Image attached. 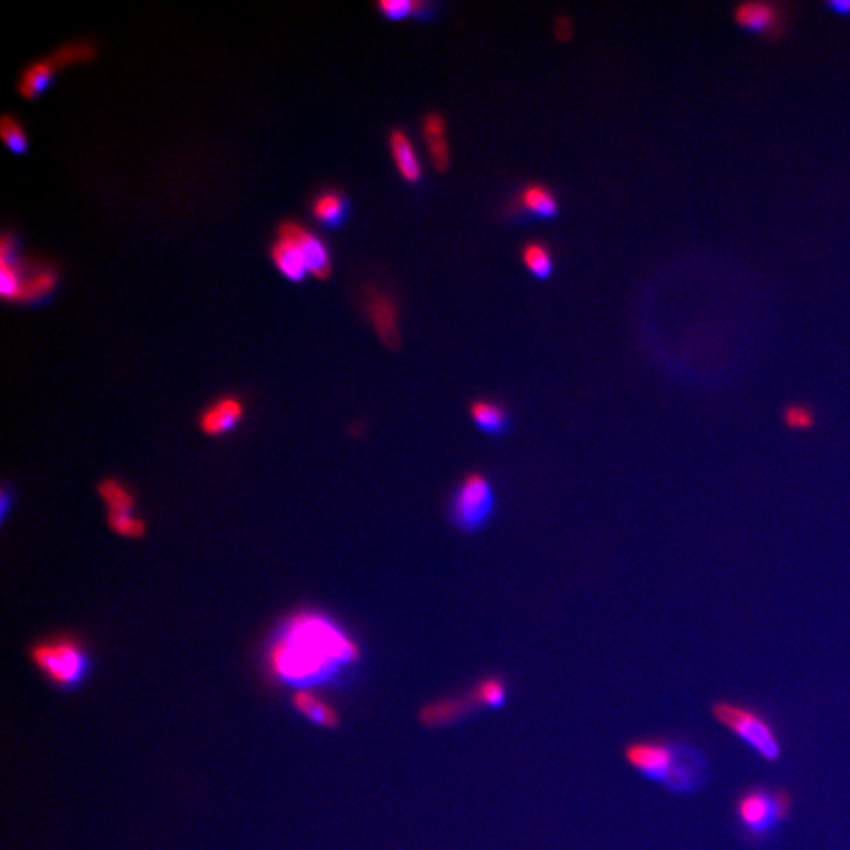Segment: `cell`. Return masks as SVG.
<instances>
[{"label": "cell", "mask_w": 850, "mask_h": 850, "mask_svg": "<svg viewBox=\"0 0 850 850\" xmlns=\"http://www.w3.org/2000/svg\"><path fill=\"white\" fill-rule=\"evenodd\" d=\"M355 641L336 622L301 613L287 622L270 651V669L285 684L311 685L358 660Z\"/></svg>", "instance_id": "cell-1"}, {"label": "cell", "mask_w": 850, "mask_h": 850, "mask_svg": "<svg viewBox=\"0 0 850 850\" xmlns=\"http://www.w3.org/2000/svg\"><path fill=\"white\" fill-rule=\"evenodd\" d=\"M627 764L646 780L674 795H695L710 780V759L698 743L682 737H652L630 742Z\"/></svg>", "instance_id": "cell-2"}, {"label": "cell", "mask_w": 850, "mask_h": 850, "mask_svg": "<svg viewBox=\"0 0 850 850\" xmlns=\"http://www.w3.org/2000/svg\"><path fill=\"white\" fill-rule=\"evenodd\" d=\"M795 797L784 786L754 783L732 800V821L748 846L770 843L794 813Z\"/></svg>", "instance_id": "cell-3"}, {"label": "cell", "mask_w": 850, "mask_h": 850, "mask_svg": "<svg viewBox=\"0 0 850 850\" xmlns=\"http://www.w3.org/2000/svg\"><path fill=\"white\" fill-rule=\"evenodd\" d=\"M710 715L721 728L753 751L765 764H777L784 756V743L777 726L759 707L734 699H715Z\"/></svg>", "instance_id": "cell-4"}, {"label": "cell", "mask_w": 850, "mask_h": 850, "mask_svg": "<svg viewBox=\"0 0 850 850\" xmlns=\"http://www.w3.org/2000/svg\"><path fill=\"white\" fill-rule=\"evenodd\" d=\"M29 657L35 668L60 690L78 688L89 674V652L73 636L37 641L30 647Z\"/></svg>", "instance_id": "cell-5"}, {"label": "cell", "mask_w": 850, "mask_h": 850, "mask_svg": "<svg viewBox=\"0 0 850 850\" xmlns=\"http://www.w3.org/2000/svg\"><path fill=\"white\" fill-rule=\"evenodd\" d=\"M56 284V271L38 268L16 257L12 238L4 233L0 243V293L4 300L27 301L40 298Z\"/></svg>", "instance_id": "cell-6"}, {"label": "cell", "mask_w": 850, "mask_h": 850, "mask_svg": "<svg viewBox=\"0 0 850 850\" xmlns=\"http://www.w3.org/2000/svg\"><path fill=\"white\" fill-rule=\"evenodd\" d=\"M97 54V48L92 41L78 40L70 41L65 45L52 51L43 59L35 60L24 68L19 76L18 90L23 97L32 98L48 87L52 74L59 68L67 67L71 63L87 62Z\"/></svg>", "instance_id": "cell-7"}, {"label": "cell", "mask_w": 850, "mask_h": 850, "mask_svg": "<svg viewBox=\"0 0 850 850\" xmlns=\"http://www.w3.org/2000/svg\"><path fill=\"white\" fill-rule=\"evenodd\" d=\"M493 509V488L479 474L466 477L452 501V517L455 525L462 529L481 528Z\"/></svg>", "instance_id": "cell-8"}, {"label": "cell", "mask_w": 850, "mask_h": 850, "mask_svg": "<svg viewBox=\"0 0 850 850\" xmlns=\"http://www.w3.org/2000/svg\"><path fill=\"white\" fill-rule=\"evenodd\" d=\"M100 495L108 506V520L114 533L126 539H139L144 536L145 525L134 514V499L130 490L115 479L101 482Z\"/></svg>", "instance_id": "cell-9"}, {"label": "cell", "mask_w": 850, "mask_h": 850, "mask_svg": "<svg viewBox=\"0 0 850 850\" xmlns=\"http://www.w3.org/2000/svg\"><path fill=\"white\" fill-rule=\"evenodd\" d=\"M279 229L290 233L300 243L304 257H306L309 273L314 274L318 279L328 278L329 273H331V255H329L325 241L311 230L301 226L300 222L290 221V219L282 221L279 224Z\"/></svg>", "instance_id": "cell-10"}, {"label": "cell", "mask_w": 850, "mask_h": 850, "mask_svg": "<svg viewBox=\"0 0 850 850\" xmlns=\"http://www.w3.org/2000/svg\"><path fill=\"white\" fill-rule=\"evenodd\" d=\"M243 414L241 399L233 396L221 397L200 414V430L208 437H221L240 424Z\"/></svg>", "instance_id": "cell-11"}, {"label": "cell", "mask_w": 850, "mask_h": 850, "mask_svg": "<svg viewBox=\"0 0 850 850\" xmlns=\"http://www.w3.org/2000/svg\"><path fill=\"white\" fill-rule=\"evenodd\" d=\"M278 235L279 237L271 244L273 262L287 278L300 281L309 273L303 249H301L300 243L285 230L278 229Z\"/></svg>", "instance_id": "cell-12"}, {"label": "cell", "mask_w": 850, "mask_h": 850, "mask_svg": "<svg viewBox=\"0 0 850 850\" xmlns=\"http://www.w3.org/2000/svg\"><path fill=\"white\" fill-rule=\"evenodd\" d=\"M389 150L397 172L405 182L416 185L422 178V164L407 131L394 130L389 133Z\"/></svg>", "instance_id": "cell-13"}, {"label": "cell", "mask_w": 850, "mask_h": 850, "mask_svg": "<svg viewBox=\"0 0 850 850\" xmlns=\"http://www.w3.org/2000/svg\"><path fill=\"white\" fill-rule=\"evenodd\" d=\"M422 136L429 150L430 161L438 172H444L451 166V150L446 137V120L438 112L425 114L422 120Z\"/></svg>", "instance_id": "cell-14"}, {"label": "cell", "mask_w": 850, "mask_h": 850, "mask_svg": "<svg viewBox=\"0 0 850 850\" xmlns=\"http://www.w3.org/2000/svg\"><path fill=\"white\" fill-rule=\"evenodd\" d=\"M292 706L298 714L320 728L336 729L339 726L337 710L309 688H301L293 693Z\"/></svg>", "instance_id": "cell-15"}, {"label": "cell", "mask_w": 850, "mask_h": 850, "mask_svg": "<svg viewBox=\"0 0 850 850\" xmlns=\"http://www.w3.org/2000/svg\"><path fill=\"white\" fill-rule=\"evenodd\" d=\"M367 312L381 339L397 340V307L392 296L374 290L367 296Z\"/></svg>", "instance_id": "cell-16"}, {"label": "cell", "mask_w": 850, "mask_h": 850, "mask_svg": "<svg viewBox=\"0 0 850 850\" xmlns=\"http://www.w3.org/2000/svg\"><path fill=\"white\" fill-rule=\"evenodd\" d=\"M739 23L748 29L764 34H775L780 32L783 26V16L775 5L769 4H747L740 5L736 12Z\"/></svg>", "instance_id": "cell-17"}, {"label": "cell", "mask_w": 850, "mask_h": 850, "mask_svg": "<svg viewBox=\"0 0 850 850\" xmlns=\"http://www.w3.org/2000/svg\"><path fill=\"white\" fill-rule=\"evenodd\" d=\"M520 205L531 215L539 218H553L558 213V199L550 188L544 185H528L520 193Z\"/></svg>", "instance_id": "cell-18"}, {"label": "cell", "mask_w": 850, "mask_h": 850, "mask_svg": "<svg viewBox=\"0 0 850 850\" xmlns=\"http://www.w3.org/2000/svg\"><path fill=\"white\" fill-rule=\"evenodd\" d=\"M312 213L326 226H337L347 213V200L339 191H323L312 202Z\"/></svg>", "instance_id": "cell-19"}, {"label": "cell", "mask_w": 850, "mask_h": 850, "mask_svg": "<svg viewBox=\"0 0 850 850\" xmlns=\"http://www.w3.org/2000/svg\"><path fill=\"white\" fill-rule=\"evenodd\" d=\"M522 260L526 270L539 279H547L553 271V255L547 244L528 241L522 249Z\"/></svg>", "instance_id": "cell-20"}, {"label": "cell", "mask_w": 850, "mask_h": 850, "mask_svg": "<svg viewBox=\"0 0 850 850\" xmlns=\"http://www.w3.org/2000/svg\"><path fill=\"white\" fill-rule=\"evenodd\" d=\"M471 416L479 429L484 432L503 433L507 427V414L503 408L490 402H476L471 408Z\"/></svg>", "instance_id": "cell-21"}, {"label": "cell", "mask_w": 850, "mask_h": 850, "mask_svg": "<svg viewBox=\"0 0 850 850\" xmlns=\"http://www.w3.org/2000/svg\"><path fill=\"white\" fill-rule=\"evenodd\" d=\"M506 695V685L503 684V680L490 677L477 684L473 692L474 704L485 707L503 706Z\"/></svg>", "instance_id": "cell-22"}, {"label": "cell", "mask_w": 850, "mask_h": 850, "mask_svg": "<svg viewBox=\"0 0 850 850\" xmlns=\"http://www.w3.org/2000/svg\"><path fill=\"white\" fill-rule=\"evenodd\" d=\"M0 134H2V139H4L5 144L8 145V148L15 153H24L27 150V134L24 133V128L21 123L18 122L16 117L10 114L2 115V122H0Z\"/></svg>", "instance_id": "cell-23"}, {"label": "cell", "mask_w": 850, "mask_h": 850, "mask_svg": "<svg viewBox=\"0 0 850 850\" xmlns=\"http://www.w3.org/2000/svg\"><path fill=\"white\" fill-rule=\"evenodd\" d=\"M463 709H465V703L463 701H454V699L440 701V703L432 704V706L425 709L424 714H422V720L427 725H438V723H444V721L451 720V718L459 717Z\"/></svg>", "instance_id": "cell-24"}, {"label": "cell", "mask_w": 850, "mask_h": 850, "mask_svg": "<svg viewBox=\"0 0 850 850\" xmlns=\"http://www.w3.org/2000/svg\"><path fill=\"white\" fill-rule=\"evenodd\" d=\"M425 7L427 5L424 2H411V0H383V2L377 4L381 15L388 19H394V21L418 15Z\"/></svg>", "instance_id": "cell-25"}, {"label": "cell", "mask_w": 850, "mask_h": 850, "mask_svg": "<svg viewBox=\"0 0 850 850\" xmlns=\"http://www.w3.org/2000/svg\"><path fill=\"white\" fill-rule=\"evenodd\" d=\"M784 421L795 430L810 429L814 422V413L810 407L791 405L784 411Z\"/></svg>", "instance_id": "cell-26"}]
</instances>
